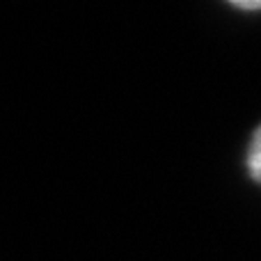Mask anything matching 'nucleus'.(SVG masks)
Wrapping results in <instances>:
<instances>
[{
	"mask_svg": "<svg viewBox=\"0 0 261 261\" xmlns=\"http://www.w3.org/2000/svg\"><path fill=\"white\" fill-rule=\"evenodd\" d=\"M245 165H248V172L257 184H261V124L259 128L252 133L248 144V151H245Z\"/></svg>",
	"mask_w": 261,
	"mask_h": 261,
	"instance_id": "obj_1",
	"label": "nucleus"
},
{
	"mask_svg": "<svg viewBox=\"0 0 261 261\" xmlns=\"http://www.w3.org/2000/svg\"><path fill=\"white\" fill-rule=\"evenodd\" d=\"M231 5L239 9H248V12H257V9H261V3H231Z\"/></svg>",
	"mask_w": 261,
	"mask_h": 261,
	"instance_id": "obj_2",
	"label": "nucleus"
}]
</instances>
